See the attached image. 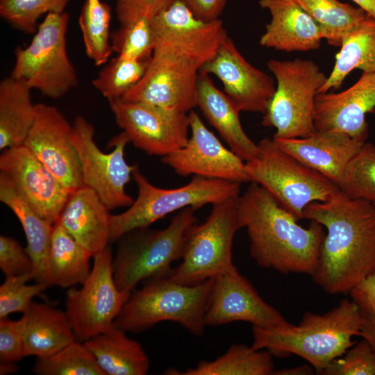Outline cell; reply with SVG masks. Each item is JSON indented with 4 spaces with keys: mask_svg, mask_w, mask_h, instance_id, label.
Wrapping results in <instances>:
<instances>
[{
    "mask_svg": "<svg viewBox=\"0 0 375 375\" xmlns=\"http://www.w3.org/2000/svg\"><path fill=\"white\" fill-rule=\"evenodd\" d=\"M281 149L337 184L340 189L347 168L364 141L344 133L316 130L301 138H272Z\"/></svg>",
    "mask_w": 375,
    "mask_h": 375,
    "instance_id": "21",
    "label": "cell"
},
{
    "mask_svg": "<svg viewBox=\"0 0 375 375\" xmlns=\"http://www.w3.org/2000/svg\"><path fill=\"white\" fill-rule=\"evenodd\" d=\"M109 212L98 194L83 185L70 193L58 222L93 258L110 243Z\"/></svg>",
    "mask_w": 375,
    "mask_h": 375,
    "instance_id": "23",
    "label": "cell"
},
{
    "mask_svg": "<svg viewBox=\"0 0 375 375\" xmlns=\"http://www.w3.org/2000/svg\"><path fill=\"white\" fill-rule=\"evenodd\" d=\"M108 103L129 142L148 155L165 156L183 147L188 140V113L122 99Z\"/></svg>",
    "mask_w": 375,
    "mask_h": 375,
    "instance_id": "14",
    "label": "cell"
},
{
    "mask_svg": "<svg viewBox=\"0 0 375 375\" xmlns=\"http://www.w3.org/2000/svg\"><path fill=\"white\" fill-rule=\"evenodd\" d=\"M259 151L245 162L251 179L270 193L279 204L299 221L306 206L326 201L340 189L329 178L280 149L273 139L258 144Z\"/></svg>",
    "mask_w": 375,
    "mask_h": 375,
    "instance_id": "7",
    "label": "cell"
},
{
    "mask_svg": "<svg viewBox=\"0 0 375 375\" xmlns=\"http://www.w3.org/2000/svg\"><path fill=\"white\" fill-rule=\"evenodd\" d=\"M375 19V0H351Z\"/></svg>",
    "mask_w": 375,
    "mask_h": 375,
    "instance_id": "47",
    "label": "cell"
},
{
    "mask_svg": "<svg viewBox=\"0 0 375 375\" xmlns=\"http://www.w3.org/2000/svg\"><path fill=\"white\" fill-rule=\"evenodd\" d=\"M33 280L32 274L8 276L0 286V319L12 313L25 312L33 298L49 286L44 283L27 284Z\"/></svg>",
    "mask_w": 375,
    "mask_h": 375,
    "instance_id": "39",
    "label": "cell"
},
{
    "mask_svg": "<svg viewBox=\"0 0 375 375\" xmlns=\"http://www.w3.org/2000/svg\"><path fill=\"white\" fill-rule=\"evenodd\" d=\"M197 210H179L163 229L139 228L119 238L112 269L121 291L131 294L142 281L170 274L172 264L181 258L186 234L197 222Z\"/></svg>",
    "mask_w": 375,
    "mask_h": 375,
    "instance_id": "6",
    "label": "cell"
},
{
    "mask_svg": "<svg viewBox=\"0 0 375 375\" xmlns=\"http://www.w3.org/2000/svg\"><path fill=\"white\" fill-rule=\"evenodd\" d=\"M197 106L229 149L243 161L253 159L259 147L244 131L240 110L230 98L219 90L209 75L200 72L197 83Z\"/></svg>",
    "mask_w": 375,
    "mask_h": 375,
    "instance_id": "24",
    "label": "cell"
},
{
    "mask_svg": "<svg viewBox=\"0 0 375 375\" xmlns=\"http://www.w3.org/2000/svg\"><path fill=\"white\" fill-rule=\"evenodd\" d=\"M25 356L44 357L76 341L65 311L33 301L17 321Z\"/></svg>",
    "mask_w": 375,
    "mask_h": 375,
    "instance_id": "25",
    "label": "cell"
},
{
    "mask_svg": "<svg viewBox=\"0 0 375 375\" xmlns=\"http://www.w3.org/2000/svg\"><path fill=\"white\" fill-rule=\"evenodd\" d=\"M154 47L139 82L122 98L178 112L197 106L200 70L227 36L220 19L197 18L181 0H174L151 20Z\"/></svg>",
    "mask_w": 375,
    "mask_h": 375,
    "instance_id": "1",
    "label": "cell"
},
{
    "mask_svg": "<svg viewBox=\"0 0 375 375\" xmlns=\"http://www.w3.org/2000/svg\"><path fill=\"white\" fill-rule=\"evenodd\" d=\"M375 111V73L362 72L349 88L318 93L315 103L316 130L344 133L366 142V115Z\"/></svg>",
    "mask_w": 375,
    "mask_h": 375,
    "instance_id": "20",
    "label": "cell"
},
{
    "mask_svg": "<svg viewBox=\"0 0 375 375\" xmlns=\"http://www.w3.org/2000/svg\"><path fill=\"white\" fill-rule=\"evenodd\" d=\"M340 190L375 205V145L365 142L349 162Z\"/></svg>",
    "mask_w": 375,
    "mask_h": 375,
    "instance_id": "36",
    "label": "cell"
},
{
    "mask_svg": "<svg viewBox=\"0 0 375 375\" xmlns=\"http://www.w3.org/2000/svg\"><path fill=\"white\" fill-rule=\"evenodd\" d=\"M274 372L272 355L265 349H254L234 344L214 360H201L182 375H269Z\"/></svg>",
    "mask_w": 375,
    "mask_h": 375,
    "instance_id": "31",
    "label": "cell"
},
{
    "mask_svg": "<svg viewBox=\"0 0 375 375\" xmlns=\"http://www.w3.org/2000/svg\"><path fill=\"white\" fill-rule=\"evenodd\" d=\"M239 196L214 203L206 220L189 228L181 262L169 274L173 281L195 285L235 266L232 259L233 239L242 228L238 212Z\"/></svg>",
    "mask_w": 375,
    "mask_h": 375,
    "instance_id": "10",
    "label": "cell"
},
{
    "mask_svg": "<svg viewBox=\"0 0 375 375\" xmlns=\"http://www.w3.org/2000/svg\"><path fill=\"white\" fill-rule=\"evenodd\" d=\"M356 304L360 317V335L375 349V274L361 281L349 294Z\"/></svg>",
    "mask_w": 375,
    "mask_h": 375,
    "instance_id": "41",
    "label": "cell"
},
{
    "mask_svg": "<svg viewBox=\"0 0 375 375\" xmlns=\"http://www.w3.org/2000/svg\"><path fill=\"white\" fill-rule=\"evenodd\" d=\"M200 72L216 76L240 112L264 115L275 92L274 78L250 64L228 35Z\"/></svg>",
    "mask_w": 375,
    "mask_h": 375,
    "instance_id": "18",
    "label": "cell"
},
{
    "mask_svg": "<svg viewBox=\"0 0 375 375\" xmlns=\"http://www.w3.org/2000/svg\"><path fill=\"white\" fill-rule=\"evenodd\" d=\"M72 130L57 108L36 103L35 120L23 144L70 193L84 185Z\"/></svg>",
    "mask_w": 375,
    "mask_h": 375,
    "instance_id": "16",
    "label": "cell"
},
{
    "mask_svg": "<svg viewBox=\"0 0 375 375\" xmlns=\"http://www.w3.org/2000/svg\"><path fill=\"white\" fill-rule=\"evenodd\" d=\"M314 368L310 365H302L297 367L285 368L274 372L276 375H310L312 374Z\"/></svg>",
    "mask_w": 375,
    "mask_h": 375,
    "instance_id": "46",
    "label": "cell"
},
{
    "mask_svg": "<svg viewBox=\"0 0 375 375\" xmlns=\"http://www.w3.org/2000/svg\"><path fill=\"white\" fill-rule=\"evenodd\" d=\"M206 326L245 322L274 328L289 322L267 303L235 266L213 278L204 317Z\"/></svg>",
    "mask_w": 375,
    "mask_h": 375,
    "instance_id": "17",
    "label": "cell"
},
{
    "mask_svg": "<svg viewBox=\"0 0 375 375\" xmlns=\"http://www.w3.org/2000/svg\"><path fill=\"white\" fill-rule=\"evenodd\" d=\"M94 133L85 117H76L71 138L80 160L83 184L93 190L110 210L129 207L134 199L126 186L138 167L128 164L124 157L129 140L122 131L109 142L112 151L104 153L94 141Z\"/></svg>",
    "mask_w": 375,
    "mask_h": 375,
    "instance_id": "13",
    "label": "cell"
},
{
    "mask_svg": "<svg viewBox=\"0 0 375 375\" xmlns=\"http://www.w3.org/2000/svg\"><path fill=\"white\" fill-rule=\"evenodd\" d=\"M0 201L12 210L22 225L26 240L25 250L33 262V280L51 286L48 260L53 225L40 217L1 174Z\"/></svg>",
    "mask_w": 375,
    "mask_h": 375,
    "instance_id": "26",
    "label": "cell"
},
{
    "mask_svg": "<svg viewBox=\"0 0 375 375\" xmlns=\"http://www.w3.org/2000/svg\"><path fill=\"white\" fill-rule=\"evenodd\" d=\"M111 8L101 0H85L78 24L85 51L97 66L106 64L113 52L110 32Z\"/></svg>",
    "mask_w": 375,
    "mask_h": 375,
    "instance_id": "33",
    "label": "cell"
},
{
    "mask_svg": "<svg viewBox=\"0 0 375 375\" xmlns=\"http://www.w3.org/2000/svg\"><path fill=\"white\" fill-rule=\"evenodd\" d=\"M354 69L375 73V19L368 15L344 40L334 67L319 93L340 88Z\"/></svg>",
    "mask_w": 375,
    "mask_h": 375,
    "instance_id": "29",
    "label": "cell"
},
{
    "mask_svg": "<svg viewBox=\"0 0 375 375\" xmlns=\"http://www.w3.org/2000/svg\"><path fill=\"white\" fill-rule=\"evenodd\" d=\"M25 357L17 321L0 319V362H15Z\"/></svg>",
    "mask_w": 375,
    "mask_h": 375,
    "instance_id": "44",
    "label": "cell"
},
{
    "mask_svg": "<svg viewBox=\"0 0 375 375\" xmlns=\"http://www.w3.org/2000/svg\"><path fill=\"white\" fill-rule=\"evenodd\" d=\"M174 0H116L115 12L120 26L140 19L151 20Z\"/></svg>",
    "mask_w": 375,
    "mask_h": 375,
    "instance_id": "43",
    "label": "cell"
},
{
    "mask_svg": "<svg viewBox=\"0 0 375 375\" xmlns=\"http://www.w3.org/2000/svg\"><path fill=\"white\" fill-rule=\"evenodd\" d=\"M252 333L254 349H265L278 357L298 356L322 374L355 343L353 337L360 335L358 310L351 299H344L322 315L305 312L298 325L253 326Z\"/></svg>",
    "mask_w": 375,
    "mask_h": 375,
    "instance_id": "4",
    "label": "cell"
},
{
    "mask_svg": "<svg viewBox=\"0 0 375 375\" xmlns=\"http://www.w3.org/2000/svg\"><path fill=\"white\" fill-rule=\"evenodd\" d=\"M93 260L81 288L72 287L66 292L65 312L81 342L110 329L131 294L121 291L114 281L110 244Z\"/></svg>",
    "mask_w": 375,
    "mask_h": 375,
    "instance_id": "12",
    "label": "cell"
},
{
    "mask_svg": "<svg viewBox=\"0 0 375 375\" xmlns=\"http://www.w3.org/2000/svg\"><path fill=\"white\" fill-rule=\"evenodd\" d=\"M190 135L186 144L162 157V162L181 176L251 183L245 162L226 148L193 110L188 112Z\"/></svg>",
    "mask_w": 375,
    "mask_h": 375,
    "instance_id": "15",
    "label": "cell"
},
{
    "mask_svg": "<svg viewBox=\"0 0 375 375\" xmlns=\"http://www.w3.org/2000/svg\"><path fill=\"white\" fill-rule=\"evenodd\" d=\"M31 88L10 76L0 82V149L22 146L34 122Z\"/></svg>",
    "mask_w": 375,
    "mask_h": 375,
    "instance_id": "28",
    "label": "cell"
},
{
    "mask_svg": "<svg viewBox=\"0 0 375 375\" xmlns=\"http://www.w3.org/2000/svg\"><path fill=\"white\" fill-rule=\"evenodd\" d=\"M0 174L40 217L58 222L70 192L25 146L3 150Z\"/></svg>",
    "mask_w": 375,
    "mask_h": 375,
    "instance_id": "19",
    "label": "cell"
},
{
    "mask_svg": "<svg viewBox=\"0 0 375 375\" xmlns=\"http://www.w3.org/2000/svg\"><path fill=\"white\" fill-rule=\"evenodd\" d=\"M138 197L123 212L110 216V242H117L132 230L149 226L166 215L185 208L198 209L240 195V183L221 179L193 176L181 187L164 189L151 184L140 172L134 170Z\"/></svg>",
    "mask_w": 375,
    "mask_h": 375,
    "instance_id": "9",
    "label": "cell"
},
{
    "mask_svg": "<svg viewBox=\"0 0 375 375\" xmlns=\"http://www.w3.org/2000/svg\"><path fill=\"white\" fill-rule=\"evenodd\" d=\"M113 51L117 55L140 60H150L154 47L151 21L143 19L119 26L111 33Z\"/></svg>",
    "mask_w": 375,
    "mask_h": 375,
    "instance_id": "38",
    "label": "cell"
},
{
    "mask_svg": "<svg viewBox=\"0 0 375 375\" xmlns=\"http://www.w3.org/2000/svg\"><path fill=\"white\" fill-rule=\"evenodd\" d=\"M17 369L15 362H1L0 364V374L1 375L15 372Z\"/></svg>",
    "mask_w": 375,
    "mask_h": 375,
    "instance_id": "48",
    "label": "cell"
},
{
    "mask_svg": "<svg viewBox=\"0 0 375 375\" xmlns=\"http://www.w3.org/2000/svg\"><path fill=\"white\" fill-rule=\"evenodd\" d=\"M0 269L5 277L33 272V262L25 248L13 238L3 235L0 236Z\"/></svg>",
    "mask_w": 375,
    "mask_h": 375,
    "instance_id": "42",
    "label": "cell"
},
{
    "mask_svg": "<svg viewBox=\"0 0 375 375\" xmlns=\"http://www.w3.org/2000/svg\"><path fill=\"white\" fill-rule=\"evenodd\" d=\"M213 278L195 285L175 282L169 276L147 281L131 293L113 326L126 332L140 333L158 323H178L192 334L201 336Z\"/></svg>",
    "mask_w": 375,
    "mask_h": 375,
    "instance_id": "5",
    "label": "cell"
},
{
    "mask_svg": "<svg viewBox=\"0 0 375 375\" xmlns=\"http://www.w3.org/2000/svg\"><path fill=\"white\" fill-rule=\"evenodd\" d=\"M199 19L212 22L219 19L228 0H181Z\"/></svg>",
    "mask_w": 375,
    "mask_h": 375,
    "instance_id": "45",
    "label": "cell"
},
{
    "mask_svg": "<svg viewBox=\"0 0 375 375\" xmlns=\"http://www.w3.org/2000/svg\"><path fill=\"white\" fill-rule=\"evenodd\" d=\"M69 20L66 12L46 15L30 44L15 49L10 76L51 99H59L76 88L78 76L67 51Z\"/></svg>",
    "mask_w": 375,
    "mask_h": 375,
    "instance_id": "11",
    "label": "cell"
},
{
    "mask_svg": "<svg viewBox=\"0 0 375 375\" xmlns=\"http://www.w3.org/2000/svg\"><path fill=\"white\" fill-rule=\"evenodd\" d=\"M258 4L270 15L259 40L262 47L286 52L320 47L323 38L319 26L295 0H259Z\"/></svg>",
    "mask_w": 375,
    "mask_h": 375,
    "instance_id": "22",
    "label": "cell"
},
{
    "mask_svg": "<svg viewBox=\"0 0 375 375\" xmlns=\"http://www.w3.org/2000/svg\"><path fill=\"white\" fill-rule=\"evenodd\" d=\"M70 0H0V16L26 34L35 33L43 15L65 12Z\"/></svg>",
    "mask_w": 375,
    "mask_h": 375,
    "instance_id": "37",
    "label": "cell"
},
{
    "mask_svg": "<svg viewBox=\"0 0 375 375\" xmlns=\"http://www.w3.org/2000/svg\"><path fill=\"white\" fill-rule=\"evenodd\" d=\"M303 218L326 230L318 265L311 275L325 292L347 294L375 274V205L341 190L328 201L306 206Z\"/></svg>",
    "mask_w": 375,
    "mask_h": 375,
    "instance_id": "2",
    "label": "cell"
},
{
    "mask_svg": "<svg viewBox=\"0 0 375 375\" xmlns=\"http://www.w3.org/2000/svg\"><path fill=\"white\" fill-rule=\"evenodd\" d=\"M32 372L38 375H105L83 342L78 340L37 358Z\"/></svg>",
    "mask_w": 375,
    "mask_h": 375,
    "instance_id": "34",
    "label": "cell"
},
{
    "mask_svg": "<svg viewBox=\"0 0 375 375\" xmlns=\"http://www.w3.org/2000/svg\"><path fill=\"white\" fill-rule=\"evenodd\" d=\"M322 375H375V349L365 339L355 342L342 356L333 360Z\"/></svg>",
    "mask_w": 375,
    "mask_h": 375,
    "instance_id": "40",
    "label": "cell"
},
{
    "mask_svg": "<svg viewBox=\"0 0 375 375\" xmlns=\"http://www.w3.org/2000/svg\"><path fill=\"white\" fill-rule=\"evenodd\" d=\"M238 212L249 238V252L256 264L281 274L312 275L319 261L325 228L310 220L298 224L265 188L251 182L238 197Z\"/></svg>",
    "mask_w": 375,
    "mask_h": 375,
    "instance_id": "3",
    "label": "cell"
},
{
    "mask_svg": "<svg viewBox=\"0 0 375 375\" xmlns=\"http://www.w3.org/2000/svg\"><path fill=\"white\" fill-rule=\"evenodd\" d=\"M112 326L83 342L105 375H144L149 359L141 344Z\"/></svg>",
    "mask_w": 375,
    "mask_h": 375,
    "instance_id": "27",
    "label": "cell"
},
{
    "mask_svg": "<svg viewBox=\"0 0 375 375\" xmlns=\"http://www.w3.org/2000/svg\"><path fill=\"white\" fill-rule=\"evenodd\" d=\"M267 67L276 80V90L262 125L274 127L273 138L281 139L307 137L316 131L315 103L326 76L313 61L271 59Z\"/></svg>",
    "mask_w": 375,
    "mask_h": 375,
    "instance_id": "8",
    "label": "cell"
},
{
    "mask_svg": "<svg viewBox=\"0 0 375 375\" xmlns=\"http://www.w3.org/2000/svg\"><path fill=\"white\" fill-rule=\"evenodd\" d=\"M319 26L323 39L340 47L345 38L369 15L338 0H295Z\"/></svg>",
    "mask_w": 375,
    "mask_h": 375,
    "instance_id": "32",
    "label": "cell"
},
{
    "mask_svg": "<svg viewBox=\"0 0 375 375\" xmlns=\"http://www.w3.org/2000/svg\"><path fill=\"white\" fill-rule=\"evenodd\" d=\"M92 258L58 222L53 224L48 260L51 286L70 288L81 285L91 272Z\"/></svg>",
    "mask_w": 375,
    "mask_h": 375,
    "instance_id": "30",
    "label": "cell"
},
{
    "mask_svg": "<svg viewBox=\"0 0 375 375\" xmlns=\"http://www.w3.org/2000/svg\"><path fill=\"white\" fill-rule=\"evenodd\" d=\"M149 62L117 55L105 64L92 85L108 101L122 99L142 78Z\"/></svg>",
    "mask_w": 375,
    "mask_h": 375,
    "instance_id": "35",
    "label": "cell"
}]
</instances>
